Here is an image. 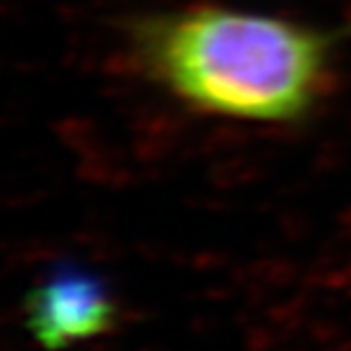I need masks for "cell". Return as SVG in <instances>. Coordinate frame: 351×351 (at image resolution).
<instances>
[{
  "label": "cell",
  "mask_w": 351,
  "mask_h": 351,
  "mask_svg": "<svg viewBox=\"0 0 351 351\" xmlns=\"http://www.w3.org/2000/svg\"><path fill=\"white\" fill-rule=\"evenodd\" d=\"M335 34L217 5L128 23L135 66L185 108L249 123H299L326 94Z\"/></svg>",
  "instance_id": "6da1fadb"
},
{
  "label": "cell",
  "mask_w": 351,
  "mask_h": 351,
  "mask_svg": "<svg viewBox=\"0 0 351 351\" xmlns=\"http://www.w3.org/2000/svg\"><path fill=\"white\" fill-rule=\"evenodd\" d=\"M23 322L41 349L64 351L108 335L119 322V306L103 278L66 265L27 290Z\"/></svg>",
  "instance_id": "7a4b0ae2"
}]
</instances>
